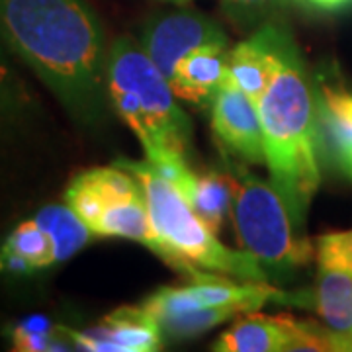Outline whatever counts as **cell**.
Returning a JSON list of instances; mask_svg holds the SVG:
<instances>
[{
  "mask_svg": "<svg viewBox=\"0 0 352 352\" xmlns=\"http://www.w3.org/2000/svg\"><path fill=\"white\" fill-rule=\"evenodd\" d=\"M0 43L61 104L75 126L100 129L108 98V45L87 0H0Z\"/></svg>",
  "mask_w": 352,
  "mask_h": 352,
  "instance_id": "1",
  "label": "cell"
},
{
  "mask_svg": "<svg viewBox=\"0 0 352 352\" xmlns=\"http://www.w3.org/2000/svg\"><path fill=\"white\" fill-rule=\"evenodd\" d=\"M264 133V164L270 182L305 229V217L321 184L317 143V88L292 34L280 51L274 78L258 98Z\"/></svg>",
  "mask_w": 352,
  "mask_h": 352,
  "instance_id": "2",
  "label": "cell"
},
{
  "mask_svg": "<svg viewBox=\"0 0 352 352\" xmlns=\"http://www.w3.org/2000/svg\"><path fill=\"white\" fill-rule=\"evenodd\" d=\"M106 85L112 110L139 139L147 161H186L192 120L176 104L168 78L131 38L108 50Z\"/></svg>",
  "mask_w": 352,
  "mask_h": 352,
  "instance_id": "3",
  "label": "cell"
},
{
  "mask_svg": "<svg viewBox=\"0 0 352 352\" xmlns=\"http://www.w3.org/2000/svg\"><path fill=\"white\" fill-rule=\"evenodd\" d=\"M116 164L139 178L147 196L151 223L163 249L159 258L170 268L188 278H196L201 272H215L249 282H270V274L263 264L247 251L226 247L196 215L176 186L147 159H120Z\"/></svg>",
  "mask_w": 352,
  "mask_h": 352,
  "instance_id": "4",
  "label": "cell"
},
{
  "mask_svg": "<svg viewBox=\"0 0 352 352\" xmlns=\"http://www.w3.org/2000/svg\"><path fill=\"white\" fill-rule=\"evenodd\" d=\"M233 175L231 217L243 251L252 254L270 276H282L311 263L314 245L276 186L243 166L233 168Z\"/></svg>",
  "mask_w": 352,
  "mask_h": 352,
  "instance_id": "5",
  "label": "cell"
},
{
  "mask_svg": "<svg viewBox=\"0 0 352 352\" xmlns=\"http://www.w3.org/2000/svg\"><path fill=\"white\" fill-rule=\"evenodd\" d=\"M65 204L94 237L138 241L161 256L163 249L151 223L145 190L124 166L80 170L65 188Z\"/></svg>",
  "mask_w": 352,
  "mask_h": 352,
  "instance_id": "6",
  "label": "cell"
},
{
  "mask_svg": "<svg viewBox=\"0 0 352 352\" xmlns=\"http://www.w3.org/2000/svg\"><path fill=\"white\" fill-rule=\"evenodd\" d=\"M16 61L0 43V180L32 153L47 124L38 94Z\"/></svg>",
  "mask_w": 352,
  "mask_h": 352,
  "instance_id": "7",
  "label": "cell"
},
{
  "mask_svg": "<svg viewBox=\"0 0 352 352\" xmlns=\"http://www.w3.org/2000/svg\"><path fill=\"white\" fill-rule=\"evenodd\" d=\"M233 276L201 272L184 286H163L143 302L155 319L201 307H233L241 314L261 309L264 303L286 300V294L270 282H235Z\"/></svg>",
  "mask_w": 352,
  "mask_h": 352,
  "instance_id": "8",
  "label": "cell"
},
{
  "mask_svg": "<svg viewBox=\"0 0 352 352\" xmlns=\"http://www.w3.org/2000/svg\"><path fill=\"white\" fill-rule=\"evenodd\" d=\"M206 45H227V36L215 20L196 10L157 14L141 30V47L166 78L184 55Z\"/></svg>",
  "mask_w": 352,
  "mask_h": 352,
  "instance_id": "9",
  "label": "cell"
},
{
  "mask_svg": "<svg viewBox=\"0 0 352 352\" xmlns=\"http://www.w3.org/2000/svg\"><path fill=\"white\" fill-rule=\"evenodd\" d=\"M212 131L226 153L245 163H264V133L258 104L227 80L212 102Z\"/></svg>",
  "mask_w": 352,
  "mask_h": 352,
  "instance_id": "10",
  "label": "cell"
},
{
  "mask_svg": "<svg viewBox=\"0 0 352 352\" xmlns=\"http://www.w3.org/2000/svg\"><path fill=\"white\" fill-rule=\"evenodd\" d=\"M71 337L75 351L88 352H157L164 342L159 321L143 303L118 307L85 331L71 329Z\"/></svg>",
  "mask_w": 352,
  "mask_h": 352,
  "instance_id": "11",
  "label": "cell"
},
{
  "mask_svg": "<svg viewBox=\"0 0 352 352\" xmlns=\"http://www.w3.org/2000/svg\"><path fill=\"white\" fill-rule=\"evenodd\" d=\"M288 34V28L268 20L229 51V80L254 102L276 75L282 43Z\"/></svg>",
  "mask_w": 352,
  "mask_h": 352,
  "instance_id": "12",
  "label": "cell"
},
{
  "mask_svg": "<svg viewBox=\"0 0 352 352\" xmlns=\"http://www.w3.org/2000/svg\"><path fill=\"white\" fill-rule=\"evenodd\" d=\"M319 157L352 178V92L337 85L317 88Z\"/></svg>",
  "mask_w": 352,
  "mask_h": 352,
  "instance_id": "13",
  "label": "cell"
},
{
  "mask_svg": "<svg viewBox=\"0 0 352 352\" xmlns=\"http://www.w3.org/2000/svg\"><path fill=\"white\" fill-rule=\"evenodd\" d=\"M229 80V51L227 45H206L190 51L168 78L176 98L194 106H212L215 94Z\"/></svg>",
  "mask_w": 352,
  "mask_h": 352,
  "instance_id": "14",
  "label": "cell"
},
{
  "mask_svg": "<svg viewBox=\"0 0 352 352\" xmlns=\"http://www.w3.org/2000/svg\"><path fill=\"white\" fill-rule=\"evenodd\" d=\"M51 266H57L53 241L36 217L20 221L0 245V274L32 276Z\"/></svg>",
  "mask_w": 352,
  "mask_h": 352,
  "instance_id": "15",
  "label": "cell"
},
{
  "mask_svg": "<svg viewBox=\"0 0 352 352\" xmlns=\"http://www.w3.org/2000/svg\"><path fill=\"white\" fill-rule=\"evenodd\" d=\"M289 314L264 315L249 311L219 335L212 344L217 352H288Z\"/></svg>",
  "mask_w": 352,
  "mask_h": 352,
  "instance_id": "16",
  "label": "cell"
},
{
  "mask_svg": "<svg viewBox=\"0 0 352 352\" xmlns=\"http://www.w3.org/2000/svg\"><path fill=\"white\" fill-rule=\"evenodd\" d=\"M314 300L321 321L344 339L352 340V270L319 264Z\"/></svg>",
  "mask_w": 352,
  "mask_h": 352,
  "instance_id": "17",
  "label": "cell"
},
{
  "mask_svg": "<svg viewBox=\"0 0 352 352\" xmlns=\"http://www.w3.org/2000/svg\"><path fill=\"white\" fill-rule=\"evenodd\" d=\"M34 217L50 233L57 264L67 263L94 239L90 229L67 204H47Z\"/></svg>",
  "mask_w": 352,
  "mask_h": 352,
  "instance_id": "18",
  "label": "cell"
},
{
  "mask_svg": "<svg viewBox=\"0 0 352 352\" xmlns=\"http://www.w3.org/2000/svg\"><path fill=\"white\" fill-rule=\"evenodd\" d=\"M233 196H235V175L212 170L204 176H198L196 186L186 201L201 221L217 235L227 214H231Z\"/></svg>",
  "mask_w": 352,
  "mask_h": 352,
  "instance_id": "19",
  "label": "cell"
},
{
  "mask_svg": "<svg viewBox=\"0 0 352 352\" xmlns=\"http://www.w3.org/2000/svg\"><path fill=\"white\" fill-rule=\"evenodd\" d=\"M14 351L18 352H53V351H75V342L71 337V329L53 325L45 317H28L6 329Z\"/></svg>",
  "mask_w": 352,
  "mask_h": 352,
  "instance_id": "20",
  "label": "cell"
},
{
  "mask_svg": "<svg viewBox=\"0 0 352 352\" xmlns=\"http://www.w3.org/2000/svg\"><path fill=\"white\" fill-rule=\"evenodd\" d=\"M243 315L239 309L233 307H201L190 309L182 314H170L159 317V327L163 331V337L168 340H186L198 337L201 333L227 323L229 319H235Z\"/></svg>",
  "mask_w": 352,
  "mask_h": 352,
  "instance_id": "21",
  "label": "cell"
},
{
  "mask_svg": "<svg viewBox=\"0 0 352 352\" xmlns=\"http://www.w3.org/2000/svg\"><path fill=\"white\" fill-rule=\"evenodd\" d=\"M288 0H221L227 18L241 28H258L272 20Z\"/></svg>",
  "mask_w": 352,
  "mask_h": 352,
  "instance_id": "22",
  "label": "cell"
},
{
  "mask_svg": "<svg viewBox=\"0 0 352 352\" xmlns=\"http://www.w3.org/2000/svg\"><path fill=\"white\" fill-rule=\"evenodd\" d=\"M317 263L352 270V229L327 233L317 239Z\"/></svg>",
  "mask_w": 352,
  "mask_h": 352,
  "instance_id": "23",
  "label": "cell"
},
{
  "mask_svg": "<svg viewBox=\"0 0 352 352\" xmlns=\"http://www.w3.org/2000/svg\"><path fill=\"white\" fill-rule=\"evenodd\" d=\"M303 2H307L309 6L323 12H339L352 4V0H303Z\"/></svg>",
  "mask_w": 352,
  "mask_h": 352,
  "instance_id": "24",
  "label": "cell"
},
{
  "mask_svg": "<svg viewBox=\"0 0 352 352\" xmlns=\"http://www.w3.org/2000/svg\"><path fill=\"white\" fill-rule=\"evenodd\" d=\"M166 2H175V4H184V2H188V0H166Z\"/></svg>",
  "mask_w": 352,
  "mask_h": 352,
  "instance_id": "25",
  "label": "cell"
}]
</instances>
